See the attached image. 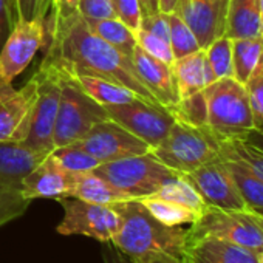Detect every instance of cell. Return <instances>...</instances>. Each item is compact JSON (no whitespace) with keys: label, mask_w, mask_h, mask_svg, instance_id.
Here are the masks:
<instances>
[{"label":"cell","mask_w":263,"mask_h":263,"mask_svg":"<svg viewBox=\"0 0 263 263\" xmlns=\"http://www.w3.org/2000/svg\"><path fill=\"white\" fill-rule=\"evenodd\" d=\"M44 59L70 67L79 73L108 79L141 99L160 104L138 78L130 58L91 33L78 11L51 10L47 16V45Z\"/></svg>","instance_id":"obj_1"},{"label":"cell","mask_w":263,"mask_h":263,"mask_svg":"<svg viewBox=\"0 0 263 263\" xmlns=\"http://www.w3.org/2000/svg\"><path fill=\"white\" fill-rule=\"evenodd\" d=\"M111 206L119 215V228L111 243L132 263H144L160 255L183 257L187 229L158 221L137 198Z\"/></svg>","instance_id":"obj_2"},{"label":"cell","mask_w":263,"mask_h":263,"mask_svg":"<svg viewBox=\"0 0 263 263\" xmlns=\"http://www.w3.org/2000/svg\"><path fill=\"white\" fill-rule=\"evenodd\" d=\"M206 101V128L220 141L246 140L254 130L252 111L245 84L223 78L203 90Z\"/></svg>","instance_id":"obj_3"},{"label":"cell","mask_w":263,"mask_h":263,"mask_svg":"<svg viewBox=\"0 0 263 263\" xmlns=\"http://www.w3.org/2000/svg\"><path fill=\"white\" fill-rule=\"evenodd\" d=\"M151 152L164 166L183 175L223 158L221 143L206 127L178 119H175L164 141Z\"/></svg>","instance_id":"obj_4"},{"label":"cell","mask_w":263,"mask_h":263,"mask_svg":"<svg viewBox=\"0 0 263 263\" xmlns=\"http://www.w3.org/2000/svg\"><path fill=\"white\" fill-rule=\"evenodd\" d=\"M91 172L137 200L155 194L167 181L181 175L164 166L152 152L102 163Z\"/></svg>","instance_id":"obj_5"},{"label":"cell","mask_w":263,"mask_h":263,"mask_svg":"<svg viewBox=\"0 0 263 263\" xmlns=\"http://www.w3.org/2000/svg\"><path fill=\"white\" fill-rule=\"evenodd\" d=\"M214 237L241 246L257 255L263 254V215L251 209L228 211L206 208L187 229V240Z\"/></svg>","instance_id":"obj_6"},{"label":"cell","mask_w":263,"mask_h":263,"mask_svg":"<svg viewBox=\"0 0 263 263\" xmlns=\"http://www.w3.org/2000/svg\"><path fill=\"white\" fill-rule=\"evenodd\" d=\"M45 157L24 143H0V228L27 212L24 178Z\"/></svg>","instance_id":"obj_7"},{"label":"cell","mask_w":263,"mask_h":263,"mask_svg":"<svg viewBox=\"0 0 263 263\" xmlns=\"http://www.w3.org/2000/svg\"><path fill=\"white\" fill-rule=\"evenodd\" d=\"M59 76L61 99L53 134L54 149L81 141L95 124L108 119V115L101 104L87 96L68 78L62 76L61 73Z\"/></svg>","instance_id":"obj_8"},{"label":"cell","mask_w":263,"mask_h":263,"mask_svg":"<svg viewBox=\"0 0 263 263\" xmlns=\"http://www.w3.org/2000/svg\"><path fill=\"white\" fill-rule=\"evenodd\" d=\"M34 76L37 79L39 95L31 125L24 144L36 152L48 155L54 149L53 134L61 99V76L58 70L45 61L41 62V65L34 71Z\"/></svg>","instance_id":"obj_9"},{"label":"cell","mask_w":263,"mask_h":263,"mask_svg":"<svg viewBox=\"0 0 263 263\" xmlns=\"http://www.w3.org/2000/svg\"><path fill=\"white\" fill-rule=\"evenodd\" d=\"M104 108L110 119L116 121L130 134L143 140L151 146V149H155L164 141L175 122V116L167 107L147 102L144 99L107 105Z\"/></svg>","instance_id":"obj_10"},{"label":"cell","mask_w":263,"mask_h":263,"mask_svg":"<svg viewBox=\"0 0 263 263\" xmlns=\"http://www.w3.org/2000/svg\"><path fill=\"white\" fill-rule=\"evenodd\" d=\"M64 209V218L56 231L61 235H85L101 243L113 240L119 228V215L113 206L95 204L79 198L58 200Z\"/></svg>","instance_id":"obj_11"},{"label":"cell","mask_w":263,"mask_h":263,"mask_svg":"<svg viewBox=\"0 0 263 263\" xmlns=\"http://www.w3.org/2000/svg\"><path fill=\"white\" fill-rule=\"evenodd\" d=\"M39 88L31 79L14 88L11 82H0V143H24L31 125Z\"/></svg>","instance_id":"obj_12"},{"label":"cell","mask_w":263,"mask_h":263,"mask_svg":"<svg viewBox=\"0 0 263 263\" xmlns=\"http://www.w3.org/2000/svg\"><path fill=\"white\" fill-rule=\"evenodd\" d=\"M47 45V19L17 21L0 50V82H13Z\"/></svg>","instance_id":"obj_13"},{"label":"cell","mask_w":263,"mask_h":263,"mask_svg":"<svg viewBox=\"0 0 263 263\" xmlns=\"http://www.w3.org/2000/svg\"><path fill=\"white\" fill-rule=\"evenodd\" d=\"M78 144L101 164L127 157L144 155L152 151L149 144L110 118L95 124Z\"/></svg>","instance_id":"obj_14"},{"label":"cell","mask_w":263,"mask_h":263,"mask_svg":"<svg viewBox=\"0 0 263 263\" xmlns=\"http://www.w3.org/2000/svg\"><path fill=\"white\" fill-rule=\"evenodd\" d=\"M184 177L197 189L208 208L228 211L248 209L223 158L184 174Z\"/></svg>","instance_id":"obj_15"},{"label":"cell","mask_w":263,"mask_h":263,"mask_svg":"<svg viewBox=\"0 0 263 263\" xmlns=\"http://www.w3.org/2000/svg\"><path fill=\"white\" fill-rule=\"evenodd\" d=\"M229 0H178L175 13L192 30L201 50L226 34Z\"/></svg>","instance_id":"obj_16"},{"label":"cell","mask_w":263,"mask_h":263,"mask_svg":"<svg viewBox=\"0 0 263 263\" xmlns=\"http://www.w3.org/2000/svg\"><path fill=\"white\" fill-rule=\"evenodd\" d=\"M79 174L67 171L54 157L48 154L24 178V197L30 201L36 198H70L71 189Z\"/></svg>","instance_id":"obj_17"},{"label":"cell","mask_w":263,"mask_h":263,"mask_svg":"<svg viewBox=\"0 0 263 263\" xmlns=\"http://www.w3.org/2000/svg\"><path fill=\"white\" fill-rule=\"evenodd\" d=\"M130 61L134 64L135 71L138 73V78L143 81V84L151 90V93L157 98V101L161 105L172 110L180 102L172 65H167L152 58L138 45L135 47L134 53H132Z\"/></svg>","instance_id":"obj_18"},{"label":"cell","mask_w":263,"mask_h":263,"mask_svg":"<svg viewBox=\"0 0 263 263\" xmlns=\"http://www.w3.org/2000/svg\"><path fill=\"white\" fill-rule=\"evenodd\" d=\"M255 252L214 237L187 240L184 263H258Z\"/></svg>","instance_id":"obj_19"},{"label":"cell","mask_w":263,"mask_h":263,"mask_svg":"<svg viewBox=\"0 0 263 263\" xmlns=\"http://www.w3.org/2000/svg\"><path fill=\"white\" fill-rule=\"evenodd\" d=\"M45 62L51 64L62 76L68 78L71 82H74L87 96H90L93 101H96L98 104H101L102 107L107 105H116V104H125V102H132L135 99H141L135 91H132L116 82H111L108 79H102V78H96V76H90V74H84L79 73L70 67L65 65H59L54 62H50L47 59H44Z\"/></svg>","instance_id":"obj_20"},{"label":"cell","mask_w":263,"mask_h":263,"mask_svg":"<svg viewBox=\"0 0 263 263\" xmlns=\"http://www.w3.org/2000/svg\"><path fill=\"white\" fill-rule=\"evenodd\" d=\"M172 71L180 99L200 93L217 81L206 59L204 50H198L192 54L175 59L172 64Z\"/></svg>","instance_id":"obj_21"},{"label":"cell","mask_w":263,"mask_h":263,"mask_svg":"<svg viewBox=\"0 0 263 263\" xmlns=\"http://www.w3.org/2000/svg\"><path fill=\"white\" fill-rule=\"evenodd\" d=\"M226 36L231 39L263 36L258 0H229Z\"/></svg>","instance_id":"obj_22"},{"label":"cell","mask_w":263,"mask_h":263,"mask_svg":"<svg viewBox=\"0 0 263 263\" xmlns=\"http://www.w3.org/2000/svg\"><path fill=\"white\" fill-rule=\"evenodd\" d=\"M70 198H79L88 203L107 204V206H111L115 203L125 201V200H134L93 172H84L78 175L76 183L71 189Z\"/></svg>","instance_id":"obj_23"},{"label":"cell","mask_w":263,"mask_h":263,"mask_svg":"<svg viewBox=\"0 0 263 263\" xmlns=\"http://www.w3.org/2000/svg\"><path fill=\"white\" fill-rule=\"evenodd\" d=\"M88 30L99 36L102 41L115 47L118 51L125 54L127 58L132 56L135 47H137V37L135 33L132 31L128 27H125L118 17L111 19H99V21H91V19H84Z\"/></svg>","instance_id":"obj_24"},{"label":"cell","mask_w":263,"mask_h":263,"mask_svg":"<svg viewBox=\"0 0 263 263\" xmlns=\"http://www.w3.org/2000/svg\"><path fill=\"white\" fill-rule=\"evenodd\" d=\"M223 160L248 209L263 215V178L255 175L249 167H246L245 164L238 161L226 160V158Z\"/></svg>","instance_id":"obj_25"},{"label":"cell","mask_w":263,"mask_h":263,"mask_svg":"<svg viewBox=\"0 0 263 263\" xmlns=\"http://www.w3.org/2000/svg\"><path fill=\"white\" fill-rule=\"evenodd\" d=\"M263 56V36L232 39L234 79L245 84Z\"/></svg>","instance_id":"obj_26"},{"label":"cell","mask_w":263,"mask_h":263,"mask_svg":"<svg viewBox=\"0 0 263 263\" xmlns=\"http://www.w3.org/2000/svg\"><path fill=\"white\" fill-rule=\"evenodd\" d=\"M146 209L161 223L167 224V226H183V224H194L201 214H198L197 211L183 206L180 203L171 201V200H164V198H158L154 195H147L143 198H138Z\"/></svg>","instance_id":"obj_27"},{"label":"cell","mask_w":263,"mask_h":263,"mask_svg":"<svg viewBox=\"0 0 263 263\" xmlns=\"http://www.w3.org/2000/svg\"><path fill=\"white\" fill-rule=\"evenodd\" d=\"M152 195L158 197V198H164V200L180 203L183 206H187V208L197 211L198 214H203L208 208L206 203L203 201V198L200 197V194L197 192V189L186 180V177L183 174L178 175L177 178L167 181L164 186H161Z\"/></svg>","instance_id":"obj_28"},{"label":"cell","mask_w":263,"mask_h":263,"mask_svg":"<svg viewBox=\"0 0 263 263\" xmlns=\"http://www.w3.org/2000/svg\"><path fill=\"white\" fill-rule=\"evenodd\" d=\"M166 16L169 22V42H171V48H172L175 59L184 58L187 54H192L201 50L192 30L175 11L166 13Z\"/></svg>","instance_id":"obj_29"},{"label":"cell","mask_w":263,"mask_h":263,"mask_svg":"<svg viewBox=\"0 0 263 263\" xmlns=\"http://www.w3.org/2000/svg\"><path fill=\"white\" fill-rule=\"evenodd\" d=\"M221 155L226 160H234L245 164L255 175L263 178V151L246 140L221 143Z\"/></svg>","instance_id":"obj_30"},{"label":"cell","mask_w":263,"mask_h":263,"mask_svg":"<svg viewBox=\"0 0 263 263\" xmlns=\"http://www.w3.org/2000/svg\"><path fill=\"white\" fill-rule=\"evenodd\" d=\"M206 59L212 68L215 79L234 78V64H232V39L226 34L214 41L209 47L204 48Z\"/></svg>","instance_id":"obj_31"},{"label":"cell","mask_w":263,"mask_h":263,"mask_svg":"<svg viewBox=\"0 0 263 263\" xmlns=\"http://www.w3.org/2000/svg\"><path fill=\"white\" fill-rule=\"evenodd\" d=\"M53 157L70 172L74 174H84V172H91L95 167H98L101 163L93 158L90 154H87L78 143L61 146L53 149Z\"/></svg>","instance_id":"obj_32"},{"label":"cell","mask_w":263,"mask_h":263,"mask_svg":"<svg viewBox=\"0 0 263 263\" xmlns=\"http://www.w3.org/2000/svg\"><path fill=\"white\" fill-rule=\"evenodd\" d=\"M245 87L252 111L254 130L263 132V56L249 79L245 82Z\"/></svg>","instance_id":"obj_33"},{"label":"cell","mask_w":263,"mask_h":263,"mask_svg":"<svg viewBox=\"0 0 263 263\" xmlns=\"http://www.w3.org/2000/svg\"><path fill=\"white\" fill-rule=\"evenodd\" d=\"M135 37H137V45L146 51L147 54H151L152 58L167 64V65H172L175 58H174V53H172V48H171V44L143 28H140L137 33H135Z\"/></svg>","instance_id":"obj_34"},{"label":"cell","mask_w":263,"mask_h":263,"mask_svg":"<svg viewBox=\"0 0 263 263\" xmlns=\"http://www.w3.org/2000/svg\"><path fill=\"white\" fill-rule=\"evenodd\" d=\"M53 7V0H13V13L17 21L47 19Z\"/></svg>","instance_id":"obj_35"},{"label":"cell","mask_w":263,"mask_h":263,"mask_svg":"<svg viewBox=\"0 0 263 263\" xmlns=\"http://www.w3.org/2000/svg\"><path fill=\"white\" fill-rule=\"evenodd\" d=\"M113 7L116 17L128 27L134 33H137L141 27L143 11L138 0H113Z\"/></svg>","instance_id":"obj_36"},{"label":"cell","mask_w":263,"mask_h":263,"mask_svg":"<svg viewBox=\"0 0 263 263\" xmlns=\"http://www.w3.org/2000/svg\"><path fill=\"white\" fill-rule=\"evenodd\" d=\"M76 11L84 19H91V21L116 17L113 0H79Z\"/></svg>","instance_id":"obj_37"},{"label":"cell","mask_w":263,"mask_h":263,"mask_svg":"<svg viewBox=\"0 0 263 263\" xmlns=\"http://www.w3.org/2000/svg\"><path fill=\"white\" fill-rule=\"evenodd\" d=\"M143 30L164 39L169 42V22H167V16L166 13H155V14H149V16H143L141 19V27ZM171 44V42H169Z\"/></svg>","instance_id":"obj_38"},{"label":"cell","mask_w":263,"mask_h":263,"mask_svg":"<svg viewBox=\"0 0 263 263\" xmlns=\"http://www.w3.org/2000/svg\"><path fill=\"white\" fill-rule=\"evenodd\" d=\"M16 24L13 13V0H0V50L7 42Z\"/></svg>","instance_id":"obj_39"},{"label":"cell","mask_w":263,"mask_h":263,"mask_svg":"<svg viewBox=\"0 0 263 263\" xmlns=\"http://www.w3.org/2000/svg\"><path fill=\"white\" fill-rule=\"evenodd\" d=\"M104 260L105 263H132L119 249L113 246L111 241L104 243Z\"/></svg>","instance_id":"obj_40"},{"label":"cell","mask_w":263,"mask_h":263,"mask_svg":"<svg viewBox=\"0 0 263 263\" xmlns=\"http://www.w3.org/2000/svg\"><path fill=\"white\" fill-rule=\"evenodd\" d=\"M79 0H53L51 10L58 11H76Z\"/></svg>","instance_id":"obj_41"},{"label":"cell","mask_w":263,"mask_h":263,"mask_svg":"<svg viewBox=\"0 0 263 263\" xmlns=\"http://www.w3.org/2000/svg\"><path fill=\"white\" fill-rule=\"evenodd\" d=\"M138 2H140L143 16L160 13V0H138Z\"/></svg>","instance_id":"obj_42"},{"label":"cell","mask_w":263,"mask_h":263,"mask_svg":"<svg viewBox=\"0 0 263 263\" xmlns=\"http://www.w3.org/2000/svg\"><path fill=\"white\" fill-rule=\"evenodd\" d=\"M144 263H184L183 257H177V255H160L155 258H151Z\"/></svg>","instance_id":"obj_43"},{"label":"cell","mask_w":263,"mask_h":263,"mask_svg":"<svg viewBox=\"0 0 263 263\" xmlns=\"http://www.w3.org/2000/svg\"><path fill=\"white\" fill-rule=\"evenodd\" d=\"M246 141H248V143H251V144H254L255 147H258V149H261V151H263V132L252 130L251 134L248 135Z\"/></svg>","instance_id":"obj_44"},{"label":"cell","mask_w":263,"mask_h":263,"mask_svg":"<svg viewBox=\"0 0 263 263\" xmlns=\"http://www.w3.org/2000/svg\"><path fill=\"white\" fill-rule=\"evenodd\" d=\"M178 0H160V11L161 13H172L177 7Z\"/></svg>","instance_id":"obj_45"},{"label":"cell","mask_w":263,"mask_h":263,"mask_svg":"<svg viewBox=\"0 0 263 263\" xmlns=\"http://www.w3.org/2000/svg\"><path fill=\"white\" fill-rule=\"evenodd\" d=\"M258 7H260V19H261V34H263V0H258Z\"/></svg>","instance_id":"obj_46"},{"label":"cell","mask_w":263,"mask_h":263,"mask_svg":"<svg viewBox=\"0 0 263 263\" xmlns=\"http://www.w3.org/2000/svg\"><path fill=\"white\" fill-rule=\"evenodd\" d=\"M258 263H263V254H261V255L258 257Z\"/></svg>","instance_id":"obj_47"}]
</instances>
